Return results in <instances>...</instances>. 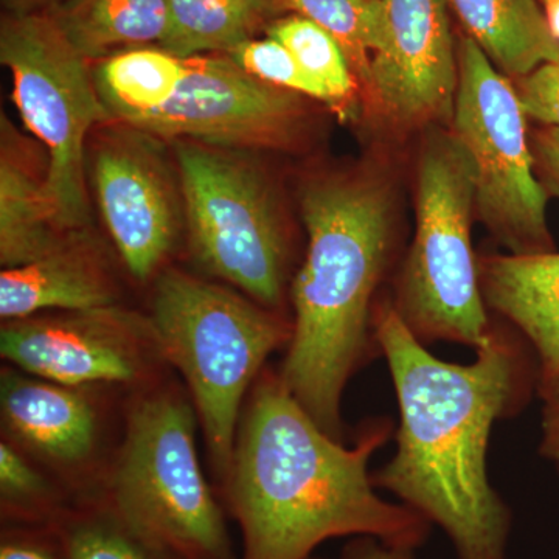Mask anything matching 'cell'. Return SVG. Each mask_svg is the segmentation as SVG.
Returning a JSON list of instances; mask_svg holds the SVG:
<instances>
[{
  "label": "cell",
  "instance_id": "obj_23",
  "mask_svg": "<svg viewBox=\"0 0 559 559\" xmlns=\"http://www.w3.org/2000/svg\"><path fill=\"white\" fill-rule=\"evenodd\" d=\"M340 43L349 68L367 84L371 55L381 36V0H285Z\"/></svg>",
  "mask_w": 559,
  "mask_h": 559
},
{
  "label": "cell",
  "instance_id": "obj_26",
  "mask_svg": "<svg viewBox=\"0 0 559 559\" xmlns=\"http://www.w3.org/2000/svg\"><path fill=\"white\" fill-rule=\"evenodd\" d=\"M514 87L525 116L547 128H559V60L539 66Z\"/></svg>",
  "mask_w": 559,
  "mask_h": 559
},
{
  "label": "cell",
  "instance_id": "obj_7",
  "mask_svg": "<svg viewBox=\"0 0 559 559\" xmlns=\"http://www.w3.org/2000/svg\"><path fill=\"white\" fill-rule=\"evenodd\" d=\"M0 61L13 76V100L25 127L49 156V191L68 234L90 224L87 138L95 124L112 123L94 76L51 16L10 14L0 24Z\"/></svg>",
  "mask_w": 559,
  "mask_h": 559
},
{
  "label": "cell",
  "instance_id": "obj_11",
  "mask_svg": "<svg viewBox=\"0 0 559 559\" xmlns=\"http://www.w3.org/2000/svg\"><path fill=\"white\" fill-rule=\"evenodd\" d=\"M381 11L367 81L378 108L406 130L452 120L459 58L443 0H381Z\"/></svg>",
  "mask_w": 559,
  "mask_h": 559
},
{
  "label": "cell",
  "instance_id": "obj_24",
  "mask_svg": "<svg viewBox=\"0 0 559 559\" xmlns=\"http://www.w3.org/2000/svg\"><path fill=\"white\" fill-rule=\"evenodd\" d=\"M270 38L282 43L301 68L330 92L333 105L353 97L356 87L353 70L340 43L325 28L297 14L271 25Z\"/></svg>",
  "mask_w": 559,
  "mask_h": 559
},
{
  "label": "cell",
  "instance_id": "obj_14",
  "mask_svg": "<svg viewBox=\"0 0 559 559\" xmlns=\"http://www.w3.org/2000/svg\"><path fill=\"white\" fill-rule=\"evenodd\" d=\"M84 234V231H83ZM79 234L58 219L49 191V156L5 114L0 120V261L16 267L47 255Z\"/></svg>",
  "mask_w": 559,
  "mask_h": 559
},
{
  "label": "cell",
  "instance_id": "obj_31",
  "mask_svg": "<svg viewBox=\"0 0 559 559\" xmlns=\"http://www.w3.org/2000/svg\"><path fill=\"white\" fill-rule=\"evenodd\" d=\"M49 2L51 0H2L7 13L10 14L36 13V9Z\"/></svg>",
  "mask_w": 559,
  "mask_h": 559
},
{
  "label": "cell",
  "instance_id": "obj_20",
  "mask_svg": "<svg viewBox=\"0 0 559 559\" xmlns=\"http://www.w3.org/2000/svg\"><path fill=\"white\" fill-rule=\"evenodd\" d=\"M186 61L162 49H131L98 66L95 86L114 121L130 124L175 98Z\"/></svg>",
  "mask_w": 559,
  "mask_h": 559
},
{
  "label": "cell",
  "instance_id": "obj_9",
  "mask_svg": "<svg viewBox=\"0 0 559 559\" xmlns=\"http://www.w3.org/2000/svg\"><path fill=\"white\" fill-rule=\"evenodd\" d=\"M459 87L452 132L468 151L476 210L513 255L554 252L547 189L536 176L516 87L468 36L457 44Z\"/></svg>",
  "mask_w": 559,
  "mask_h": 559
},
{
  "label": "cell",
  "instance_id": "obj_22",
  "mask_svg": "<svg viewBox=\"0 0 559 559\" xmlns=\"http://www.w3.org/2000/svg\"><path fill=\"white\" fill-rule=\"evenodd\" d=\"M50 525L64 559H183L140 535L105 502L64 511Z\"/></svg>",
  "mask_w": 559,
  "mask_h": 559
},
{
  "label": "cell",
  "instance_id": "obj_27",
  "mask_svg": "<svg viewBox=\"0 0 559 559\" xmlns=\"http://www.w3.org/2000/svg\"><path fill=\"white\" fill-rule=\"evenodd\" d=\"M0 559H64L51 525H20L7 528Z\"/></svg>",
  "mask_w": 559,
  "mask_h": 559
},
{
  "label": "cell",
  "instance_id": "obj_4",
  "mask_svg": "<svg viewBox=\"0 0 559 559\" xmlns=\"http://www.w3.org/2000/svg\"><path fill=\"white\" fill-rule=\"evenodd\" d=\"M148 320L157 347L189 382L210 459L226 479L242 399L272 353L289 344L293 323L180 271L157 280Z\"/></svg>",
  "mask_w": 559,
  "mask_h": 559
},
{
  "label": "cell",
  "instance_id": "obj_10",
  "mask_svg": "<svg viewBox=\"0 0 559 559\" xmlns=\"http://www.w3.org/2000/svg\"><path fill=\"white\" fill-rule=\"evenodd\" d=\"M175 98L130 124L156 139L230 150L285 148L304 120L294 92L264 83L230 58H187Z\"/></svg>",
  "mask_w": 559,
  "mask_h": 559
},
{
  "label": "cell",
  "instance_id": "obj_30",
  "mask_svg": "<svg viewBox=\"0 0 559 559\" xmlns=\"http://www.w3.org/2000/svg\"><path fill=\"white\" fill-rule=\"evenodd\" d=\"M533 156H535L536 170L543 176L544 187L559 197V148L551 145L549 140L544 139L538 132Z\"/></svg>",
  "mask_w": 559,
  "mask_h": 559
},
{
  "label": "cell",
  "instance_id": "obj_6",
  "mask_svg": "<svg viewBox=\"0 0 559 559\" xmlns=\"http://www.w3.org/2000/svg\"><path fill=\"white\" fill-rule=\"evenodd\" d=\"M197 418L176 393L135 401L103 502L183 559H235L223 510L202 474Z\"/></svg>",
  "mask_w": 559,
  "mask_h": 559
},
{
  "label": "cell",
  "instance_id": "obj_15",
  "mask_svg": "<svg viewBox=\"0 0 559 559\" xmlns=\"http://www.w3.org/2000/svg\"><path fill=\"white\" fill-rule=\"evenodd\" d=\"M485 305L509 320L535 352L540 390L559 380V253L477 260Z\"/></svg>",
  "mask_w": 559,
  "mask_h": 559
},
{
  "label": "cell",
  "instance_id": "obj_19",
  "mask_svg": "<svg viewBox=\"0 0 559 559\" xmlns=\"http://www.w3.org/2000/svg\"><path fill=\"white\" fill-rule=\"evenodd\" d=\"M50 16L87 61L121 46H162L170 32L167 0H69Z\"/></svg>",
  "mask_w": 559,
  "mask_h": 559
},
{
  "label": "cell",
  "instance_id": "obj_28",
  "mask_svg": "<svg viewBox=\"0 0 559 559\" xmlns=\"http://www.w3.org/2000/svg\"><path fill=\"white\" fill-rule=\"evenodd\" d=\"M538 393L544 401L539 452L544 459L554 463L559 473V380Z\"/></svg>",
  "mask_w": 559,
  "mask_h": 559
},
{
  "label": "cell",
  "instance_id": "obj_5",
  "mask_svg": "<svg viewBox=\"0 0 559 559\" xmlns=\"http://www.w3.org/2000/svg\"><path fill=\"white\" fill-rule=\"evenodd\" d=\"M476 176L452 131H433L419 153L415 235L396 280L393 307L423 345L457 342L474 349L492 323L471 242Z\"/></svg>",
  "mask_w": 559,
  "mask_h": 559
},
{
  "label": "cell",
  "instance_id": "obj_8",
  "mask_svg": "<svg viewBox=\"0 0 559 559\" xmlns=\"http://www.w3.org/2000/svg\"><path fill=\"white\" fill-rule=\"evenodd\" d=\"M191 250L261 307L282 301L288 240L266 176L238 150L176 140Z\"/></svg>",
  "mask_w": 559,
  "mask_h": 559
},
{
  "label": "cell",
  "instance_id": "obj_13",
  "mask_svg": "<svg viewBox=\"0 0 559 559\" xmlns=\"http://www.w3.org/2000/svg\"><path fill=\"white\" fill-rule=\"evenodd\" d=\"M150 331V320L117 307L33 316L3 323L0 353L24 373L69 388L130 382L142 369L139 345Z\"/></svg>",
  "mask_w": 559,
  "mask_h": 559
},
{
  "label": "cell",
  "instance_id": "obj_17",
  "mask_svg": "<svg viewBox=\"0 0 559 559\" xmlns=\"http://www.w3.org/2000/svg\"><path fill=\"white\" fill-rule=\"evenodd\" d=\"M0 406L9 432L51 462L76 465L94 451L97 412L75 388L3 371Z\"/></svg>",
  "mask_w": 559,
  "mask_h": 559
},
{
  "label": "cell",
  "instance_id": "obj_29",
  "mask_svg": "<svg viewBox=\"0 0 559 559\" xmlns=\"http://www.w3.org/2000/svg\"><path fill=\"white\" fill-rule=\"evenodd\" d=\"M318 559V558H310ZM334 559H418L415 550L390 546L373 536H356Z\"/></svg>",
  "mask_w": 559,
  "mask_h": 559
},
{
  "label": "cell",
  "instance_id": "obj_32",
  "mask_svg": "<svg viewBox=\"0 0 559 559\" xmlns=\"http://www.w3.org/2000/svg\"><path fill=\"white\" fill-rule=\"evenodd\" d=\"M551 33L559 43V0H540Z\"/></svg>",
  "mask_w": 559,
  "mask_h": 559
},
{
  "label": "cell",
  "instance_id": "obj_12",
  "mask_svg": "<svg viewBox=\"0 0 559 559\" xmlns=\"http://www.w3.org/2000/svg\"><path fill=\"white\" fill-rule=\"evenodd\" d=\"M120 124L102 132L92 150V182L121 260L143 282L173 248L178 200L156 138Z\"/></svg>",
  "mask_w": 559,
  "mask_h": 559
},
{
  "label": "cell",
  "instance_id": "obj_16",
  "mask_svg": "<svg viewBox=\"0 0 559 559\" xmlns=\"http://www.w3.org/2000/svg\"><path fill=\"white\" fill-rule=\"evenodd\" d=\"M116 307V290L100 253L86 234L70 238L47 255L0 274L3 320L40 311H91Z\"/></svg>",
  "mask_w": 559,
  "mask_h": 559
},
{
  "label": "cell",
  "instance_id": "obj_18",
  "mask_svg": "<svg viewBox=\"0 0 559 559\" xmlns=\"http://www.w3.org/2000/svg\"><path fill=\"white\" fill-rule=\"evenodd\" d=\"M465 35L507 79L559 60V43L538 0H443Z\"/></svg>",
  "mask_w": 559,
  "mask_h": 559
},
{
  "label": "cell",
  "instance_id": "obj_3",
  "mask_svg": "<svg viewBox=\"0 0 559 559\" xmlns=\"http://www.w3.org/2000/svg\"><path fill=\"white\" fill-rule=\"evenodd\" d=\"M308 231L293 283L294 322L280 377L304 409L342 441L349 378L381 356L373 330L377 290L395 248L393 193L381 173H326L301 190Z\"/></svg>",
  "mask_w": 559,
  "mask_h": 559
},
{
  "label": "cell",
  "instance_id": "obj_1",
  "mask_svg": "<svg viewBox=\"0 0 559 559\" xmlns=\"http://www.w3.org/2000/svg\"><path fill=\"white\" fill-rule=\"evenodd\" d=\"M374 337L400 406L396 452L371 476L447 533L457 559H509L513 513L488 479L496 421L520 414L538 390L535 352L514 326L492 325L468 366L426 349L392 300L378 301Z\"/></svg>",
  "mask_w": 559,
  "mask_h": 559
},
{
  "label": "cell",
  "instance_id": "obj_21",
  "mask_svg": "<svg viewBox=\"0 0 559 559\" xmlns=\"http://www.w3.org/2000/svg\"><path fill=\"white\" fill-rule=\"evenodd\" d=\"M170 32L160 49L180 60L226 51L252 39L274 11L272 0H167Z\"/></svg>",
  "mask_w": 559,
  "mask_h": 559
},
{
  "label": "cell",
  "instance_id": "obj_2",
  "mask_svg": "<svg viewBox=\"0 0 559 559\" xmlns=\"http://www.w3.org/2000/svg\"><path fill=\"white\" fill-rule=\"evenodd\" d=\"M392 432L389 418L374 419L347 448L320 429L280 373L264 371L226 479L241 559H310L325 540L356 536L419 549L432 524L404 503L380 498L369 474L371 455Z\"/></svg>",
  "mask_w": 559,
  "mask_h": 559
},
{
  "label": "cell",
  "instance_id": "obj_25",
  "mask_svg": "<svg viewBox=\"0 0 559 559\" xmlns=\"http://www.w3.org/2000/svg\"><path fill=\"white\" fill-rule=\"evenodd\" d=\"M227 55L235 64L271 86L333 105L330 92L312 79L294 55L274 38L246 40Z\"/></svg>",
  "mask_w": 559,
  "mask_h": 559
},
{
  "label": "cell",
  "instance_id": "obj_33",
  "mask_svg": "<svg viewBox=\"0 0 559 559\" xmlns=\"http://www.w3.org/2000/svg\"><path fill=\"white\" fill-rule=\"evenodd\" d=\"M544 139L549 140L551 145L559 148V128H546V130L539 132Z\"/></svg>",
  "mask_w": 559,
  "mask_h": 559
}]
</instances>
